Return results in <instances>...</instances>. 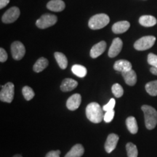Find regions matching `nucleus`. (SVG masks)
I'll return each instance as SVG.
<instances>
[{
    "label": "nucleus",
    "instance_id": "f257e3e1",
    "mask_svg": "<svg viewBox=\"0 0 157 157\" xmlns=\"http://www.w3.org/2000/svg\"><path fill=\"white\" fill-rule=\"evenodd\" d=\"M86 116L91 122L98 124L104 118L103 110L98 103L93 102L88 104L86 108Z\"/></svg>",
    "mask_w": 157,
    "mask_h": 157
},
{
    "label": "nucleus",
    "instance_id": "f03ea898",
    "mask_svg": "<svg viewBox=\"0 0 157 157\" xmlns=\"http://www.w3.org/2000/svg\"><path fill=\"white\" fill-rule=\"evenodd\" d=\"M141 109L144 113L145 124L148 129H153L157 124V111L152 106L143 105Z\"/></svg>",
    "mask_w": 157,
    "mask_h": 157
},
{
    "label": "nucleus",
    "instance_id": "7ed1b4c3",
    "mask_svg": "<svg viewBox=\"0 0 157 157\" xmlns=\"http://www.w3.org/2000/svg\"><path fill=\"white\" fill-rule=\"evenodd\" d=\"M109 17L106 14H97L94 15L90 19L89 27L93 30H98V29H103L105 25L109 23Z\"/></svg>",
    "mask_w": 157,
    "mask_h": 157
},
{
    "label": "nucleus",
    "instance_id": "20e7f679",
    "mask_svg": "<svg viewBox=\"0 0 157 157\" xmlns=\"http://www.w3.org/2000/svg\"><path fill=\"white\" fill-rule=\"evenodd\" d=\"M156 42V37L154 36H146L137 40L134 44L135 50L143 51L148 50L154 46Z\"/></svg>",
    "mask_w": 157,
    "mask_h": 157
},
{
    "label": "nucleus",
    "instance_id": "39448f33",
    "mask_svg": "<svg viewBox=\"0 0 157 157\" xmlns=\"http://www.w3.org/2000/svg\"><path fill=\"white\" fill-rule=\"evenodd\" d=\"M2 90L0 93V100L5 103H11L14 98V84L12 82H7L4 86H1Z\"/></svg>",
    "mask_w": 157,
    "mask_h": 157
},
{
    "label": "nucleus",
    "instance_id": "423d86ee",
    "mask_svg": "<svg viewBox=\"0 0 157 157\" xmlns=\"http://www.w3.org/2000/svg\"><path fill=\"white\" fill-rule=\"evenodd\" d=\"M58 21L57 16L52 14H44L41 16L36 22V26L39 29H44L56 24Z\"/></svg>",
    "mask_w": 157,
    "mask_h": 157
},
{
    "label": "nucleus",
    "instance_id": "0eeeda50",
    "mask_svg": "<svg viewBox=\"0 0 157 157\" xmlns=\"http://www.w3.org/2000/svg\"><path fill=\"white\" fill-rule=\"evenodd\" d=\"M11 53L13 59L20 60L23 58L25 53V48L22 42H14L11 44Z\"/></svg>",
    "mask_w": 157,
    "mask_h": 157
},
{
    "label": "nucleus",
    "instance_id": "6e6552de",
    "mask_svg": "<svg viewBox=\"0 0 157 157\" xmlns=\"http://www.w3.org/2000/svg\"><path fill=\"white\" fill-rule=\"evenodd\" d=\"M21 11L18 7H13L5 12L2 17V21L5 23H11L15 22L18 18Z\"/></svg>",
    "mask_w": 157,
    "mask_h": 157
},
{
    "label": "nucleus",
    "instance_id": "1a4fd4ad",
    "mask_svg": "<svg viewBox=\"0 0 157 157\" xmlns=\"http://www.w3.org/2000/svg\"><path fill=\"white\" fill-rule=\"evenodd\" d=\"M122 46L123 42L121 39L115 38L113 39L109 50V56L110 58H114L120 53Z\"/></svg>",
    "mask_w": 157,
    "mask_h": 157
},
{
    "label": "nucleus",
    "instance_id": "9d476101",
    "mask_svg": "<svg viewBox=\"0 0 157 157\" xmlns=\"http://www.w3.org/2000/svg\"><path fill=\"white\" fill-rule=\"evenodd\" d=\"M119 137L117 134H114V133H111V134H110L108 136L105 143V151L108 154L111 153L116 148L118 141H119Z\"/></svg>",
    "mask_w": 157,
    "mask_h": 157
},
{
    "label": "nucleus",
    "instance_id": "9b49d317",
    "mask_svg": "<svg viewBox=\"0 0 157 157\" xmlns=\"http://www.w3.org/2000/svg\"><path fill=\"white\" fill-rule=\"evenodd\" d=\"M82 102V97L79 94H74L67 100L66 106L70 111H75L79 107Z\"/></svg>",
    "mask_w": 157,
    "mask_h": 157
},
{
    "label": "nucleus",
    "instance_id": "f8f14e48",
    "mask_svg": "<svg viewBox=\"0 0 157 157\" xmlns=\"http://www.w3.org/2000/svg\"><path fill=\"white\" fill-rule=\"evenodd\" d=\"M105 49H106V42L105 41L98 42L90 50V56L93 58H98L105 52Z\"/></svg>",
    "mask_w": 157,
    "mask_h": 157
},
{
    "label": "nucleus",
    "instance_id": "ddd939ff",
    "mask_svg": "<svg viewBox=\"0 0 157 157\" xmlns=\"http://www.w3.org/2000/svg\"><path fill=\"white\" fill-rule=\"evenodd\" d=\"M132 66L131 63L127 60H119L116 61L113 65V68L121 73L132 70Z\"/></svg>",
    "mask_w": 157,
    "mask_h": 157
},
{
    "label": "nucleus",
    "instance_id": "4468645a",
    "mask_svg": "<svg viewBox=\"0 0 157 157\" xmlns=\"http://www.w3.org/2000/svg\"><path fill=\"white\" fill-rule=\"evenodd\" d=\"M129 27H130V24L128 21H119L113 25L112 31L114 34H123L128 30Z\"/></svg>",
    "mask_w": 157,
    "mask_h": 157
},
{
    "label": "nucleus",
    "instance_id": "2eb2a0df",
    "mask_svg": "<svg viewBox=\"0 0 157 157\" xmlns=\"http://www.w3.org/2000/svg\"><path fill=\"white\" fill-rule=\"evenodd\" d=\"M48 9L53 12H61L66 7L65 2L62 0H51L47 5Z\"/></svg>",
    "mask_w": 157,
    "mask_h": 157
},
{
    "label": "nucleus",
    "instance_id": "dca6fc26",
    "mask_svg": "<svg viewBox=\"0 0 157 157\" xmlns=\"http://www.w3.org/2000/svg\"><path fill=\"white\" fill-rule=\"evenodd\" d=\"M78 86V82L72 78H65L63 80L61 85H60V90L63 92H70L75 89Z\"/></svg>",
    "mask_w": 157,
    "mask_h": 157
},
{
    "label": "nucleus",
    "instance_id": "f3484780",
    "mask_svg": "<svg viewBox=\"0 0 157 157\" xmlns=\"http://www.w3.org/2000/svg\"><path fill=\"white\" fill-rule=\"evenodd\" d=\"M124 79L127 84L129 86H134L137 82V75L135 71L132 69L126 72H122L121 73Z\"/></svg>",
    "mask_w": 157,
    "mask_h": 157
},
{
    "label": "nucleus",
    "instance_id": "a211bd4d",
    "mask_svg": "<svg viewBox=\"0 0 157 157\" xmlns=\"http://www.w3.org/2000/svg\"><path fill=\"white\" fill-rule=\"evenodd\" d=\"M84 153V148L81 144H76L64 157H81Z\"/></svg>",
    "mask_w": 157,
    "mask_h": 157
},
{
    "label": "nucleus",
    "instance_id": "6ab92c4d",
    "mask_svg": "<svg viewBox=\"0 0 157 157\" xmlns=\"http://www.w3.org/2000/svg\"><path fill=\"white\" fill-rule=\"evenodd\" d=\"M139 23L145 27H151L156 24V17L151 15H143L139 18Z\"/></svg>",
    "mask_w": 157,
    "mask_h": 157
},
{
    "label": "nucleus",
    "instance_id": "aec40b11",
    "mask_svg": "<svg viewBox=\"0 0 157 157\" xmlns=\"http://www.w3.org/2000/svg\"><path fill=\"white\" fill-rule=\"evenodd\" d=\"M126 125L129 132L132 134H136L138 131V126L136 119L134 117H129L126 119Z\"/></svg>",
    "mask_w": 157,
    "mask_h": 157
},
{
    "label": "nucleus",
    "instance_id": "412c9836",
    "mask_svg": "<svg viewBox=\"0 0 157 157\" xmlns=\"http://www.w3.org/2000/svg\"><path fill=\"white\" fill-rule=\"evenodd\" d=\"M48 63H49L48 59H46L45 58H40L35 63L33 69L36 73H39V72L42 71L43 70L48 67Z\"/></svg>",
    "mask_w": 157,
    "mask_h": 157
},
{
    "label": "nucleus",
    "instance_id": "4be33fe9",
    "mask_svg": "<svg viewBox=\"0 0 157 157\" xmlns=\"http://www.w3.org/2000/svg\"><path fill=\"white\" fill-rule=\"evenodd\" d=\"M55 58L57 60V63L60 66L61 69H66L68 66V60L66 56L64 54L61 53V52H55Z\"/></svg>",
    "mask_w": 157,
    "mask_h": 157
},
{
    "label": "nucleus",
    "instance_id": "5701e85b",
    "mask_svg": "<svg viewBox=\"0 0 157 157\" xmlns=\"http://www.w3.org/2000/svg\"><path fill=\"white\" fill-rule=\"evenodd\" d=\"M72 72L75 74L76 76H77L78 77L83 78L87 75V68H86L84 66H81V65H74L71 68Z\"/></svg>",
    "mask_w": 157,
    "mask_h": 157
},
{
    "label": "nucleus",
    "instance_id": "b1692460",
    "mask_svg": "<svg viewBox=\"0 0 157 157\" xmlns=\"http://www.w3.org/2000/svg\"><path fill=\"white\" fill-rule=\"evenodd\" d=\"M146 90L151 96L157 95V80L148 82L146 84Z\"/></svg>",
    "mask_w": 157,
    "mask_h": 157
},
{
    "label": "nucleus",
    "instance_id": "393cba45",
    "mask_svg": "<svg viewBox=\"0 0 157 157\" xmlns=\"http://www.w3.org/2000/svg\"><path fill=\"white\" fill-rule=\"evenodd\" d=\"M126 150L127 157H137L138 151H137V146L134 143H128L126 146Z\"/></svg>",
    "mask_w": 157,
    "mask_h": 157
},
{
    "label": "nucleus",
    "instance_id": "a878e982",
    "mask_svg": "<svg viewBox=\"0 0 157 157\" xmlns=\"http://www.w3.org/2000/svg\"><path fill=\"white\" fill-rule=\"evenodd\" d=\"M22 93L23 97H24L26 101H30L35 95L34 90L31 89L30 87H29V86H25V87H23Z\"/></svg>",
    "mask_w": 157,
    "mask_h": 157
},
{
    "label": "nucleus",
    "instance_id": "bb28decb",
    "mask_svg": "<svg viewBox=\"0 0 157 157\" xmlns=\"http://www.w3.org/2000/svg\"><path fill=\"white\" fill-rule=\"evenodd\" d=\"M112 93L116 98H121L124 94V90L119 84H114L111 87Z\"/></svg>",
    "mask_w": 157,
    "mask_h": 157
},
{
    "label": "nucleus",
    "instance_id": "cd10ccee",
    "mask_svg": "<svg viewBox=\"0 0 157 157\" xmlns=\"http://www.w3.org/2000/svg\"><path fill=\"white\" fill-rule=\"evenodd\" d=\"M148 63L153 67H157V56L154 53H150L148 56Z\"/></svg>",
    "mask_w": 157,
    "mask_h": 157
},
{
    "label": "nucleus",
    "instance_id": "c85d7f7f",
    "mask_svg": "<svg viewBox=\"0 0 157 157\" xmlns=\"http://www.w3.org/2000/svg\"><path fill=\"white\" fill-rule=\"evenodd\" d=\"M114 114H115V112H114V111H113V110L106 111L105 114H104L103 120L105 121L106 123L111 122V121L113 120V117H114Z\"/></svg>",
    "mask_w": 157,
    "mask_h": 157
},
{
    "label": "nucleus",
    "instance_id": "c756f323",
    "mask_svg": "<svg viewBox=\"0 0 157 157\" xmlns=\"http://www.w3.org/2000/svg\"><path fill=\"white\" fill-rule=\"evenodd\" d=\"M115 104H116L115 99L111 98V99L109 101V103L105 104V105L103 107V111H105V112L109 111H111V110H113V109H114L115 107Z\"/></svg>",
    "mask_w": 157,
    "mask_h": 157
},
{
    "label": "nucleus",
    "instance_id": "7c9ffc66",
    "mask_svg": "<svg viewBox=\"0 0 157 157\" xmlns=\"http://www.w3.org/2000/svg\"><path fill=\"white\" fill-rule=\"evenodd\" d=\"M7 60V54L5 50L3 48L0 49V61L2 63L5 62Z\"/></svg>",
    "mask_w": 157,
    "mask_h": 157
},
{
    "label": "nucleus",
    "instance_id": "2f4dec72",
    "mask_svg": "<svg viewBox=\"0 0 157 157\" xmlns=\"http://www.w3.org/2000/svg\"><path fill=\"white\" fill-rule=\"evenodd\" d=\"M60 151L59 150L58 151H51L48 153L45 157H60Z\"/></svg>",
    "mask_w": 157,
    "mask_h": 157
},
{
    "label": "nucleus",
    "instance_id": "473e14b6",
    "mask_svg": "<svg viewBox=\"0 0 157 157\" xmlns=\"http://www.w3.org/2000/svg\"><path fill=\"white\" fill-rule=\"evenodd\" d=\"M10 0H0V8L3 9L6 6L8 5Z\"/></svg>",
    "mask_w": 157,
    "mask_h": 157
},
{
    "label": "nucleus",
    "instance_id": "72a5a7b5",
    "mask_svg": "<svg viewBox=\"0 0 157 157\" xmlns=\"http://www.w3.org/2000/svg\"><path fill=\"white\" fill-rule=\"evenodd\" d=\"M150 71L153 74L157 76V67H153L152 66V67L150 68Z\"/></svg>",
    "mask_w": 157,
    "mask_h": 157
},
{
    "label": "nucleus",
    "instance_id": "f704fd0d",
    "mask_svg": "<svg viewBox=\"0 0 157 157\" xmlns=\"http://www.w3.org/2000/svg\"><path fill=\"white\" fill-rule=\"evenodd\" d=\"M13 157H22V156H21V155H19V154H17V155H15V156H13Z\"/></svg>",
    "mask_w": 157,
    "mask_h": 157
}]
</instances>
